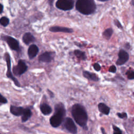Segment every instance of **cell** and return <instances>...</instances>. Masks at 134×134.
<instances>
[{
  "label": "cell",
  "mask_w": 134,
  "mask_h": 134,
  "mask_svg": "<svg viewBox=\"0 0 134 134\" xmlns=\"http://www.w3.org/2000/svg\"><path fill=\"white\" fill-rule=\"evenodd\" d=\"M83 75L86 78L93 81H98L99 80V78H98L97 75L91 73L88 71H83Z\"/></svg>",
  "instance_id": "obj_16"
},
{
  "label": "cell",
  "mask_w": 134,
  "mask_h": 134,
  "mask_svg": "<svg viewBox=\"0 0 134 134\" xmlns=\"http://www.w3.org/2000/svg\"><path fill=\"white\" fill-rule=\"evenodd\" d=\"M109 71L111 73H115L116 71V66L115 65H112L109 69Z\"/></svg>",
  "instance_id": "obj_27"
},
{
  "label": "cell",
  "mask_w": 134,
  "mask_h": 134,
  "mask_svg": "<svg viewBox=\"0 0 134 134\" xmlns=\"http://www.w3.org/2000/svg\"><path fill=\"white\" fill-rule=\"evenodd\" d=\"M56 7L63 11H69L72 10L74 7V0H58Z\"/></svg>",
  "instance_id": "obj_5"
},
{
  "label": "cell",
  "mask_w": 134,
  "mask_h": 134,
  "mask_svg": "<svg viewBox=\"0 0 134 134\" xmlns=\"http://www.w3.org/2000/svg\"><path fill=\"white\" fill-rule=\"evenodd\" d=\"M100 112L105 115H108L110 112V108L104 103H100L98 105Z\"/></svg>",
  "instance_id": "obj_18"
},
{
  "label": "cell",
  "mask_w": 134,
  "mask_h": 134,
  "mask_svg": "<svg viewBox=\"0 0 134 134\" xmlns=\"http://www.w3.org/2000/svg\"><path fill=\"white\" fill-rule=\"evenodd\" d=\"M113 31L112 28H108L103 32V37L107 39H109L111 37L113 34Z\"/></svg>",
  "instance_id": "obj_20"
},
{
  "label": "cell",
  "mask_w": 134,
  "mask_h": 134,
  "mask_svg": "<svg viewBox=\"0 0 134 134\" xmlns=\"http://www.w3.org/2000/svg\"><path fill=\"white\" fill-rule=\"evenodd\" d=\"M101 131H102V132L103 133H106L105 131H104V129L103 128H101Z\"/></svg>",
  "instance_id": "obj_31"
},
{
  "label": "cell",
  "mask_w": 134,
  "mask_h": 134,
  "mask_svg": "<svg viewBox=\"0 0 134 134\" xmlns=\"http://www.w3.org/2000/svg\"><path fill=\"white\" fill-rule=\"evenodd\" d=\"M39 52V48L36 45H32L28 50V55L31 59L35 58Z\"/></svg>",
  "instance_id": "obj_12"
},
{
  "label": "cell",
  "mask_w": 134,
  "mask_h": 134,
  "mask_svg": "<svg viewBox=\"0 0 134 134\" xmlns=\"http://www.w3.org/2000/svg\"><path fill=\"white\" fill-rule=\"evenodd\" d=\"M54 53L53 52H45L39 57V61L42 62L49 63L51 62L54 57Z\"/></svg>",
  "instance_id": "obj_10"
},
{
  "label": "cell",
  "mask_w": 134,
  "mask_h": 134,
  "mask_svg": "<svg viewBox=\"0 0 134 134\" xmlns=\"http://www.w3.org/2000/svg\"><path fill=\"white\" fill-rule=\"evenodd\" d=\"M40 109L41 113L44 115H48L52 112V109L51 107L47 104L44 103L40 105Z\"/></svg>",
  "instance_id": "obj_15"
},
{
  "label": "cell",
  "mask_w": 134,
  "mask_h": 134,
  "mask_svg": "<svg viewBox=\"0 0 134 134\" xmlns=\"http://www.w3.org/2000/svg\"><path fill=\"white\" fill-rule=\"evenodd\" d=\"M2 39L7 42L10 48L13 50L19 51L20 50V44L16 39L9 36H3Z\"/></svg>",
  "instance_id": "obj_7"
},
{
  "label": "cell",
  "mask_w": 134,
  "mask_h": 134,
  "mask_svg": "<svg viewBox=\"0 0 134 134\" xmlns=\"http://www.w3.org/2000/svg\"><path fill=\"white\" fill-rule=\"evenodd\" d=\"M117 116L120 118H122V119H124V118H126L127 117V115L126 113H117Z\"/></svg>",
  "instance_id": "obj_25"
},
{
  "label": "cell",
  "mask_w": 134,
  "mask_h": 134,
  "mask_svg": "<svg viewBox=\"0 0 134 134\" xmlns=\"http://www.w3.org/2000/svg\"><path fill=\"white\" fill-rule=\"evenodd\" d=\"M24 108L20 106H15L14 105H11L10 107V112L11 113L16 116H19L23 115L24 112Z\"/></svg>",
  "instance_id": "obj_13"
},
{
  "label": "cell",
  "mask_w": 134,
  "mask_h": 134,
  "mask_svg": "<svg viewBox=\"0 0 134 134\" xmlns=\"http://www.w3.org/2000/svg\"><path fill=\"white\" fill-rule=\"evenodd\" d=\"M74 53H75V54L76 55V56L80 59L84 60H86L87 58L85 52H84L80 50H76L75 51Z\"/></svg>",
  "instance_id": "obj_19"
},
{
  "label": "cell",
  "mask_w": 134,
  "mask_h": 134,
  "mask_svg": "<svg viewBox=\"0 0 134 134\" xmlns=\"http://www.w3.org/2000/svg\"><path fill=\"white\" fill-rule=\"evenodd\" d=\"M8 103V100L2 94H0V103L6 104Z\"/></svg>",
  "instance_id": "obj_24"
},
{
  "label": "cell",
  "mask_w": 134,
  "mask_h": 134,
  "mask_svg": "<svg viewBox=\"0 0 134 134\" xmlns=\"http://www.w3.org/2000/svg\"><path fill=\"white\" fill-rule=\"evenodd\" d=\"M10 23L9 19L7 17H2L0 19V24L4 27L7 26Z\"/></svg>",
  "instance_id": "obj_21"
},
{
  "label": "cell",
  "mask_w": 134,
  "mask_h": 134,
  "mask_svg": "<svg viewBox=\"0 0 134 134\" xmlns=\"http://www.w3.org/2000/svg\"><path fill=\"white\" fill-rule=\"evenodd\" d=\"M50 31L51 32H62V33H71L74 32L72 29L63 27H60V26H53L51 27L49 29Z\"/></svg>",
  "instance_id": "obj_11"
},
{
  "label": "cell",
  "mask_w": 134,
  "mask_h": 134,
  "mask_svg": "<svg viewBox=\"0 0 134 134\" xmlns=\"http://www.w3.org/2000/svg\"><path fill=\"white\" fill-rule=\"evenodd\" d=\"M129 59L128 53L124 50H120L118 53V59L116 61V64L121 65L125 64Z\"/></svg>",
  "instance_id": "obj_9"
},
{
  "label": "cell",
  "mask_w": 134,
  "mask_h": 134,
  "mask_svg": "<svg viewBox=\"0 0 134 134\" xmlns=\"http://www.w3.org/2000/svg\"><path fill=\"white\" fill-rule=\"evenodd\" d=\"M99 1H102V2H104V1H107V0H99Z\"/></svg>",
  "instance_id": "obj_32"
},
{
  "label": "cell",
  "mask_w": 134,
  "mask_h": 134,
  "mask_svg": "<svg viewBox=\"0 0 134 134\" xmlns=\"http://www.w3.org/2000/svg\"><path fill=\"white\" fill-rule=\"evenodd\" d=\"M23 41L26 45H29L35 41V38L31 33H26L23 37Z\"/></svg>",
  "instance_id": "obj_14"
},
{
  "label": "cell",
  "mask_w": 134,
  "mask_h": 134,
  "mask_svg": "<svg viewBox=\"0 0 134 134\" xmlns=\"http://www.w3.org/2000/svg\"><path fill=\"white\" fill-rule=\"evenodd\" d=\"M126 74L127 76V78L129 80L134 79V71L128 70Z\"/></svg>",
  "instance_id": "obj_22"
},
{
  "label": "cell",
  "mask_w": 134,
  "mask_h": 134,
  "mask_svg": "<svg viewBox=\"0 0 134 134\" xmlns=\"http://www.w3.org/2000/svg\"><path fill=\"white\" fill-rule=\"evenodd\" d=\"M27 69L28 66L25 62L20 60L17 65L13 67V72L16 76H21L27 71Z\"/></svg>",
  "instance_id": "obj_6"
},
{
  "label": "cell",
  "mask_w": 134,
  "mask_h": 134,
  "mask_svg": "<svg viewBox=\"0 0 134 134\" xmlns=\"http://www.w3.org/2000/svg\"><path fill=\"white\" fill-rule=\"evenodd\" d=\"M5 59L7 63V66H8V70L7 72V76L8 78L11 79L15 83V85L18 87H20V82L17 81V80L13 76L12 71H11V57L9 53L6 52L4 55Z\"/></svg>",
  "instance_id": "obj_4"
},
{
  "label": "cell",
  "mask_w": 134,
  "mask_h": 134,
  "mask_svg": "<svg viewBox=\"0 0 134 134\" xmlns=\"http://www.w3.org/2000/svg\"><path fill=\"white\" fill-rule=\"evenodd\" d=\"M76 9L84 15H90L95 11L96 6L94 0H78Z\"/></svg>",
  "instance_id": "obj_3"
},
{
  "label": "cell",
  "mask_w": 134,
  "mask_h": 134,
  "mask_svg": "<svg viewBox=\"0 0 134 134\" xmlns=\"http://www.w3.org/2000/svg\"><path fill=\"white\" fill-rule=\"evenodd\" d=\"M32 114V111L29 108H24L23 114L22 115V122H25L27 120H28L30 117H31Z\"/></svg>",
  "instance_id": "obj_17"
},
{
  "label": "cell",
  "mask_w": 134,
  "mask_h": 134,
  "mask_svg": "<svg viewBox=\"0 0 134 134\" xmlns=\"http://www.w3.org/2000/svg\"><path fill=\"white\" fill-rule=\"evenodd\" d=\"M71 113L76 122L81 127L86 128L88 117L84 107L79 104H75L72 106Z\"/></svg>",
  "instance_id": "obj_1"
},
{
  "label": "cell",
  "mask_w": 134,
  "mask_h": 134,
  "mask_svg": "<svg viewBox=\"0 0 134 134\" xmlns=\"http://www.w3.org/2000/svg\"><path fill=\"white\" fill-rule=\"evenodd\" d=\"M93 67H94V69H95V70H96V71H99L101 70V66L98 63H95L93 65Z\"/></svg>",
  "instance_id": "obj_26"
},
{
  "label": "cell",
  "mask_w": 134,
  "mask_h": 134,
  "mask_svg": "<svg viewBox=\"0 0 134 134\" xmlns=\"http://www.w3.org/2000/svg\"><path fill=\"white\" fill-rule=\"evenodd\" d=\"M54 110V114L50 119V124L53 127L56 128L59 127L63 121L66 111L64 105L61 103L55 105Z\"/></svg>",
  "instance_id": "obj_2"
},
{
  "label": "cell",
  "mask_w": 134,
  "mask_h": 134,
  "mask_svg": "<svg viewBox=\"0 0 134 134\" xmlns=\"http://www.w3.org/2000/svg\"><path fill=\"white\" fill-rule=\"evenodd\" d=\"M65 128L70 133L75 134L77 133V127L75 124L72 119L69 117H66L64 122Z\"/></svg>",
  "instance_id": "obj_8"
},
{
  "label": "cell",
  "mask_w": 134,
  "mask_h": 134,
  "mask_svg": "<svg viewBox=\"0 0 134 134\" xmlns=\"http://www.w3.org/2000/svg\"><path fill=\"white\" fill-rule=\"evenodd\" d=\"M132 4L134 6V0H132Z\"/></svg>",
  "instance_id": "obj_33"
},
{
  "label": "cell",
  "mask_w": 134,
  "mask_h": 134,
  "mask_svg": "<svg viewBox=\"0 0 134 134\" xmlns=\"http://www.w3.org/2000/svg\"><path fill=\"white\" fill-rule=\"evenodd\" d=\"M114 22H115V24L116 25V26H117V27H118L119 28H123L121 25L120 24V23H119V22L118 20H115Z\"/></svg>",
  "instance_id": "obj_28"
},
{
  "label": "cell",
  "mask_w": 134,
  "mask_h": 134,
  "mask_svg": "<svg viewBox=\"0 0 134 134\" xmlns=\"http://www.w3.org/2000/svg\"><path fill=\"white\" fill-rule=\"evenodd\" d=\"M113 128L114 130V134H121L122 133V131L120 130V129L118 127L115 126L114 125H113Z\"/></svg>",
  "instance_id": "obj_23"
},
{
  "label": "cell",
  "mask_w": 134,
  "mask_h": 134,
  "mask_svg": "<svg viewBox=\"0 0 134 134\" xmlns=\"http://www.w3.org/2000/svg\"><path fill=\"white\" fill-rule=\"evenodd\" d=\"M3 11V6L2 4L0 3V14H1Z\"/></svg>",
  "instance_id": "obj_29"
},
{
  "label": "cell",
  "mask_w": 134,
  "mask_h": 134,
  "mask_svg": "<svg viewBox=\"0 0 134 134\" xmlns=\"http://www.w3.org/2000/svg\"><path fill=\"white\" fill-rule=\"evenodd\" d=\"M53 1H54V0H49V4H50V5H52Z\"/></svg>",
  "instance_id": "obj_30"
}]
</instances>
